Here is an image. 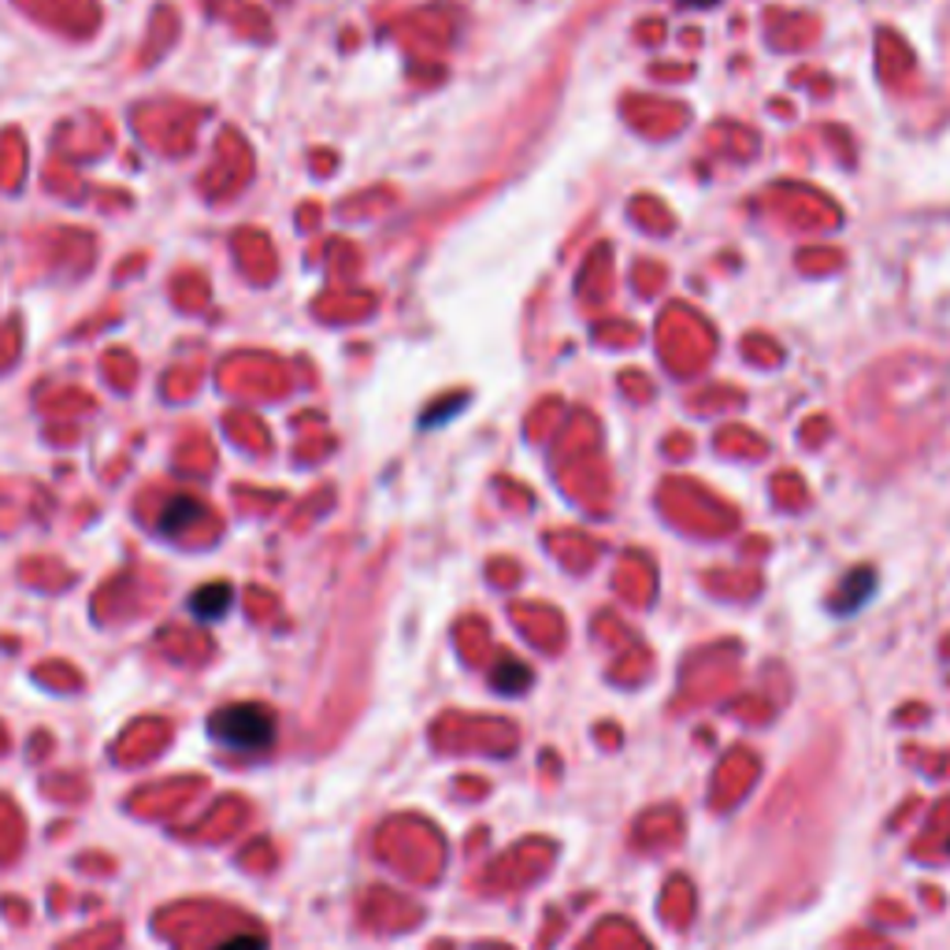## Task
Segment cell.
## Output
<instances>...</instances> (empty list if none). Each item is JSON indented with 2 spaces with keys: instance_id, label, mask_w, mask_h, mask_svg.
Instances as JSON below:
<instances>
[{
  "instance_id": "6da1fadb",
  "label": "cell",
  "mask_w": 950,
  "mask_h": 950,
  "mask_svg": "<svg viewBox=\"0 0 950 950\" xmlns=\"http://www.w3.org/2000/svg\"><path fill=\"white\" fill-rule=\"evenodd\" d=\"M209 731L223 747L234 750H268L276 739V713L264 705H227L209 720Z\"/></svg>"
},
{
  "instance_id": "3957f363",
  "label": "cell",
  "mask_w": 950,
  "mask_h": 950,
  "mask_svg": "<svg viewBox=\"0 0 950 950\" xmlns=\"http://www.w3.org/2000/svg\"><path fill=\"white\" fill-rule=\"evenodd\" d=\"M223 950H264V943H260L257 936H253V939H234V943H227Z\"/></svg>"
},
{
  "instance_id": "277c9868",
  "label": "cell",
  "mask_w": 950,
  "mask_h": 950,
  "mask_svg": "<svg viewBox=\"0 0 950 950\" xmlns=\"http://www.w3.org/2000/svg\"><path fill=\"white\" fill-rule=\"evenodd\" d=\"M691 4H702V8H705V4H717V0H691Z\"/></svg>"
},
{
  "instance_id": "7a4b0ae2",
  "label": "cell",
  "mask_w": 950,
  "mask_h": 950,
  "mask_svg": "<svg viewBox=\"0 0 950 950\" xmlns=\"http://www.w3.org/2000/svg\"><path fill=\"white\" fill-rule=\"evenodd\" d=\"M227 602H231V594H227V586H212V591H201L198 599H193V610H198L201 616H220L223 610H227Z\"/></svg>"
}]
</instances>
